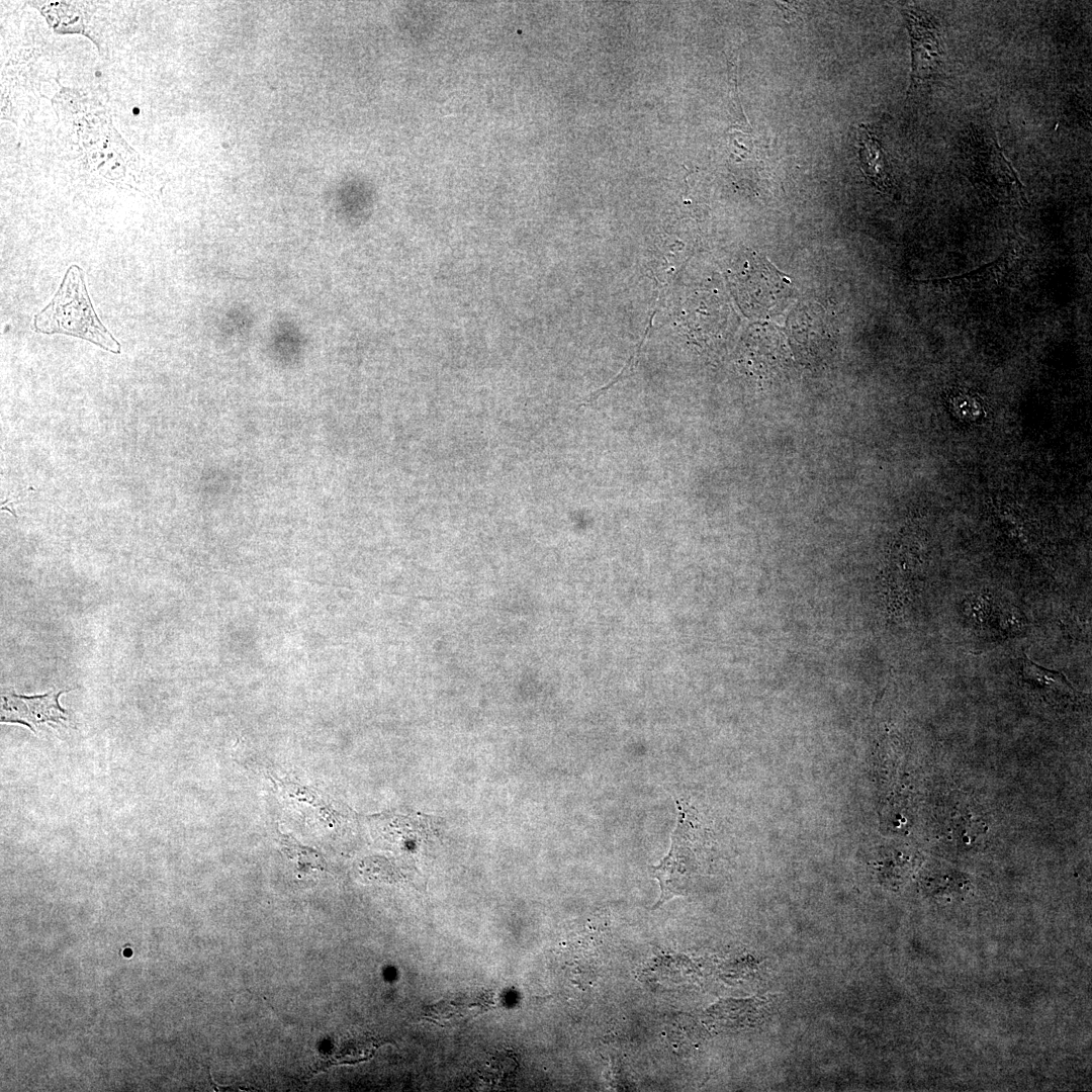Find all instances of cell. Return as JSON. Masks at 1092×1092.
I'll return each instance as SVG.
<instances>
[{
    "mask_svg": "<svg viewBox=\"0 0 1092 1092\" xmlns=\"http://www.w3.org/2000/svg\"><path fill=\"white\" fill-rule=\"evenodd\" d=\"M691 828L690 813L678 809L677 825L671 835L668 853L658 864L651 867V873L660 887V897L654 908L687 892L695 870L691 850Z\"/></svg>",
    "mask_w": 1092,
    "mask_h": 1092,
    "instance_id": "cell-2",
    "label": "cell"
},
{
    "mask_svg": "<svg viewBox=\"0 0 1092 1092\" xmlns=\"http://www.w3.org/2000/svg\"><path fill=\"white\" fill-rule=\"evenodd\" d=\"M1020 671L1026 682L1045 693L1056 696L1075 694V690L1061 672L1043 668L1026 657L1020 660Z\"/></svg>",
    "mask_w": 1092,
    "mask_h": 1092,
    "instance_id": "cell-6",
    "label": "cell"
},
{
    "mask_svg": "<svg viewBox=\"0 0 1092 1092\" xmlns=\"http://www.w3.org/2000/svg\"><path fill=\"white\" fill-rule=\"evenodd\" d=\"M285 845L284 852L290 860H293L296 869L304 874H310L314 871H322L324 869V860L322 856L313 850L306 849L298 844H292L288 838L282 840Z\"/></svg>",
    "mask_w": 1092,
    "mask_h": 1092,
    "instance_id": "cell-7",
    "label": "cell"
},
{
    "mask_svg": "<svg viewBox=\"0 0 1092 1092\" xmlns=\"http://www.w3.org/2000/svg\"><path fill=\"white\" fill-rule=\"evenodd\" d=\"M37 333L81 338L114 354L120 344L98 318L88 294L84 271L71 265L51 302L34 315Z\"/></svg>",
    "mask_w": 1092,
    "mask_h": 1092,
    "instance_id": "cell-1",
    "label": "cell"
},
{
    "mask_svg": "<svg viewBox=\"0 0 1092 1092\" xmlns=\"http://www.w3.org/2000/svg\"><path fill=\"white\" fill-rule=\"evenodd\" d=\"M65 692H50L33 697L3 695L1 722L22 724L33 732L39 724L61 723L67 720V712L59 704V697Z\"/></svg>",
    "mask_w": 1092,
    "mask_h": 1092,
    "instance_id": "cell-4",
    "label": "cell"
},
{
    "mask_svg": "<svg viewBox=\"0 0 1092 1092\" xmlns=\"http://www.w3.org/2000/svg\"><path fill=\"white\" fill-rule=\"evenodd\" d=\"M860 167L877 188L890 191L893 187L884 151L875 134L861 125L857 132Z\"/></svg>",
    "mask_w": 1092,
    "mask_h": 1092,
    "instance_id": "cell-5",
    "label": "cell"
},
{
    "mask_svg": "<svg viewBox=\"0 0 1092 1092\" xmlns=\"http://www.w3.org/2000/svg\"><path fill=\"white\" fill-rule=\"evenodd\" d=\"M912 43V80L925 81L938 70L943 46L934 19L917 9L904 10Z\"/></svg>",
    "mask_w": 1092,
    "mask_h": 1092,
    "instance_id": "cell-3",
    "label": "cell"
}]
</instances>
